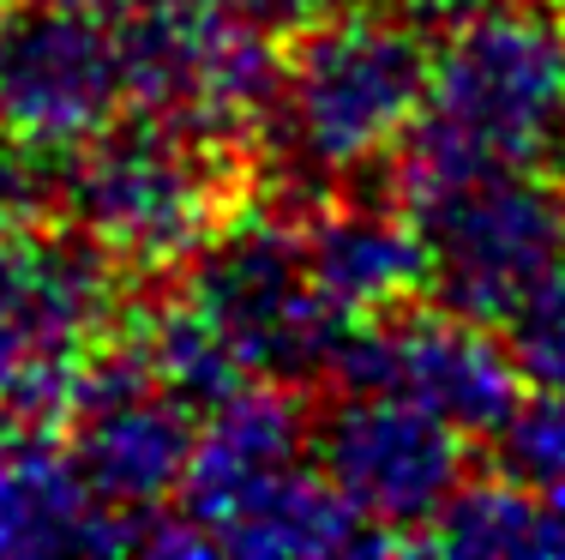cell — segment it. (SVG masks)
Here are the masks:
<instances>
[{
	"label": "cell",
	"instance_id": "22",
	"mask_svg": "<svg viewBox=\"0 0 565 560\" xmlns=\"http://www.w3.org/2000/svg\"><path fill=\"white\" fill-rule=\"evenodd\" d=\"M559 181H565V157H559Z\"/></svg>",
	"mask_w": 565,
	"mask_h": 560
},
{
	"label": "cell",
	"instance_id": "15",
	"mask_svg": "<svg viewBox=\"0 0 565 560\" xmlns=\"http://www.w3.org/2000/svg\"><path fill=\"white\" fill-rule=\"evenodd\" d=\"M427 554L457 560H530V554H565V513L523 476H481L451 495V506L415 537Z\"/></svg>",
	"mask_w": 565,
	"mask_h": 560
},
{
	"label": "cell",
	"instance_id": "7",
	"mask_svg": "<svg viewBox=\"0 0 565 560\" xmlns=\"http://www.w3.org/2000/svg\"><path fill=\"white\" fill-rule=\"evenodd\" d=\"M427 289L446 308L505 319L565 253V181L542 169H451L403 181Z\"/></svg>",
	"mask_w": 565,
	"mask_h": 560
},
{
	"label": "cell",
	"instance_id": "18",
	"mask_svg": "<svg viewBox=\"0 0 565 560\" xmlns=\"http://www.w3.org/2000/svg\"><path fill=\"white\" fill-rule=\"evenodd\" d=\"M343 7H373V12H392V19L415 24V31L439 36V31H451V24L463 19V12H476L481 0H343Z\"/></svg>",
	"mask_w": 565,
	"mask_h": 560
},
{
	"label": "cell",
	"instance_id": "11",
	"mask_svg": "<svg viewBox=\"0 0 565 560\" xmlns=\"http://www.w3.org/2000/svg\"><path fill=\"white\" fill-rule=\"evenodd\" d=\"M463 429L392 392H349L313 422V458L380 537L409 542L469 483Z\"/></svg>",
	"mask_w": 565,
	"mask_h": 560
},
{
	"label": "cell",
	"instance_id": "4",
	"mask_svg": "<svg viewBox=\"0 0 565 560\" xmlns=\"http://www.w3.org/2000/svg\"><path fill=\"white\" fill-rule=\"evenodd\" d=\"M235 169L241 151L139 109L55 157L49 205L120 272H174L241 205Z\"/></svg>",
	"mask_w": 565,
	"mask_h": 560
},
{
	"label": "cell",
	"instance_id": "17",
	"mask_svg": "<svg viewBox=\"0 0 565 560\" xmlns=\"http://www.w3.org/2000/svg\"><path fill=\"white\" fill-rule=\"evenodd\" d=\"M49 163L31 151V145H19L7 127H0V230H12V223H24L36 205H43L49 193Z\"/></svg>",
	"mask_w": 565,
	"mask_h": 560
},
{
	"label": "cell",
	"instance_id": "23",
	"mask_svg": "<svg viewBox=\"0 0 565 560\" xmlns=\"http://www.w3.org/2000/svg\"><path fill=\"white\" fill-rule=\"evenodd\" d=\"M7 7H12V0H0V12H7Z\"/></svg>",
	"mask_w": 565,
	"mask_h": 560
},
{
	"label": "cell",
	"instance_id": "5",
	"mask_svg": "<svg viewBox=\"0 0 565 560\" xmlns=\"http://www.w3.org/2000/svg\"><path fill=\"white\" fill-rule=\"evenodd\" d=\"M186 302L235 350L247 380L301 385L331 373L349 319L319 289L301 242V211H228V223L186 260Z\"/></svg>",
	"mask_w": 565,
	"mask_h": 560
},
{
	"label": "cell",
	"instance_id": "21",
	"mask_svg": "<svg viewBox=\"0 0 565 560\" xmlns=\"http://www.w3.org/2000/svg\"><path fill=\"white\" fill-rule=\"evenodd\" d=\"M55 7H78V12H115V7H132V0H55Z\"/></svg>",
	"mask_w": 565,
	"mask_h": 560
},
{
	"label": "cell",
	"instance_id": "9",
	"mask_svg": "<svg viewBox=\"0 0 565 560\" xmlns=\"http://www.w3.org/2000/svg\"><path fill=\"white\" fill-rule=\"evenodd\" d=\"M199 422H205V410L186 404L163 373L145 362L139 344L115 326V338L103 344V356L90 362L73 404H66L61 446L103 506L139 518V525H157L186 483Z\"/></svg>",
	"mask_w": 565,
	"mask_h": 560
},
{
	"label": "cell",
	"instance_id": "10",
	"mask_svg": "<svg viewBox=\"0 0 565 560\" xmlns=\"http://www.w3.org/2000/svg\"><path fill=\"white\" fill-rule=\"evenodd\" d=\"M338 392H392L446 416L463 434H500L523 404V368L488 319L446 308V302H397V308L355 319L331 362Z\"/></svg>",
	"mask_w": 565,
	"mask_h": 560
},
{
	"label": "cell",
	"instance_id": "6",
	"mask_svg": "<svg viewBox=\"0 0 565 560\" xmlns=\"http://www.w3.org/2000/svg\"><path fill=\"white\" fill-rule=\"evenodd\" d=\"M120 265L85 235L12 223L0 230V398L24 422L66 416L78 380L120 326Z\"/></svg>",
	"mask_w": 565,
	"mask_h": 560
},
{
	"label": "cell",
	"instance_id": "16",
	"mask_svg": "<svg viewBox=\"0 0 565 560\" xmlns=\"http://www.w3.org/2000/svg\"><path fill=\"white\" fill-rule=\"evenodd\" d=\"M505 344L530 385H565V253L505 314Z\"/></svg>",
	"mask_w": 565,
	"mask_h": 560
},
{
	"label": "cell",
	"instance_id": "19",
	"mask_svg": "<svg viewBox=\"0 0 565 560\" xmlns=\"http://www.w3.org/2000/svg\"><path fill=\"white\" fill-rule=\"evenodd\" d=\"M223 7L241 12V19H253V24H265V31H277V36H289V31H301V24H313L319 12L343 7V0H223Z\"/></svg>",
	"mask_w": 565,
	"mask_h": 560
},
{
	"label": "cell",
	"instance_id": "12",
	"mask_svg": "<svg viewBox=\"0 0 565 560\" xmlns=\"http://www.w3.org/2000/svg\"><path fill=\"white\" fill-rule=\"evenodd\" d=\"M127 103V49L103 12L55 0L0 12V127L43 163L97 139Z\"/></svg>",
	"mask_w": 565,
	"mask_h": 560
},
{
	"label": "cell",
	"instance_id": "1",
	"mask_svg": "<svg viewBox=\"0 0 565 560\" xmlns=\"http://www.w3.org/2000/svg\"><path fill=\"white\" fill-rule=\"evenodd\" d=\"M392 537L349 506L313 458V422L289 385L247 380L199 422L174 506L151 525V554H380Z\"/></svg>",
	"mask_w": 565,
	"mask_h": 560
},
{
	"label": "cell",
	"instance_id": "14",
	"mask_svg": "<svg viewBox=\"0 0 565 560\" xmlns=\"http://www.w3.org/2000/svg\"><path fill=\"white\" fill-rule=\"evenodd\" d=\"M145 542L151 525L90 495L66 446L19 434L0 452V554H115Z\"/></svg>",
	"mask_w": 565,
	"mask_h": 560
},
{
	"label": "cell",
	"instance_id": "3",
	"mask_svg": "<svg viewBox=\"0 0 565 560\" xmlns=\"http://www.w3.org/2000/svg\"><path fill=\"white\" fill-rule=\"evenodd\" d=\"M565 157V7L481 0L434 36L427 109L403 145V181L451 169H542Z\"/></svg>",
	"mask_w": 565,
	"mask_h": 560
},
{
	"label": "cell",
	"instance_id": "13",
	"mask_svg": "<svg viewBox=\"0 0 565 560\" xmlns=\"http://www.w3.org/2000/svg\"><path fill=\"white\" fill-rule=\"evenodd\" d=\"M301 242L319 289L349 326L397 308V302H415V289L427 284L415 218L380 205L367 193H343L338 187V193L301 205Z\"/></svg>",
	"mask_w": 565,
	"mask_h": 560
},
{
	"label": "cell",
	"instance_id": "2",
	"mask_svg": "<svg viewBox=\"0 0 565 560\" xmlns=\"http://www.w3.org/2000/svg\"><path fill=\"white\" fill-rule=\"evenodd\" d=\"M434 85V36L373 7H331L282 43L259 151L282 205H313L409 145Z\"/></svg>",
	"mask_w": 565,
	"mask_h": 560
},
{
	"label": "cell",
	"instance_id": "8",
	"mask_svg": "<svg viewBox=\"0 0 565 560\" xmlns=\"http://www.w3.org/2000/svg\"><path fill=\"white\" fill-rule=\"evenodd\" d=\"M127 91L139 109L228 145H259L282 85L277 31L223 0H132L120 24Z\"/></svg>",
	"mask_w": 565,
	"mask_h": 560
},
{
	"label": "cell",
	"instance_id": "20",
	"mask_svg": "<svg viewBox=\"0 0 565 560\" xmlns=\"http://www.w3.org/2000/svg\"><path fill=\"white\" fill-rule=\"evenodd\" d=\"M24 434V416H19V410H12L7 404V398H0V452H7L12 446V440H19Z\"/></svg>",
	"mask_w": 565,
	"mask_h": 560
}]
</instances>
